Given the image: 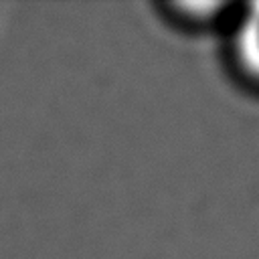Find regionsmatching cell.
<instances>
[{
    "mask_svg": "<svg viewBox=\"0 0 259 259\" xmlns=\"http://www.w3.org/2000/svg\"><path fill=\"white\" fill-rule=\"evenodd\" d=\"M235 55L245 73L259 79V2L251 4L235 34Z\"/></svg>",
    "mask_w": 259,
    "mask_h": 259,
    "instance_id": "obj_1",
    "label": "cell"
}]
</instances>
